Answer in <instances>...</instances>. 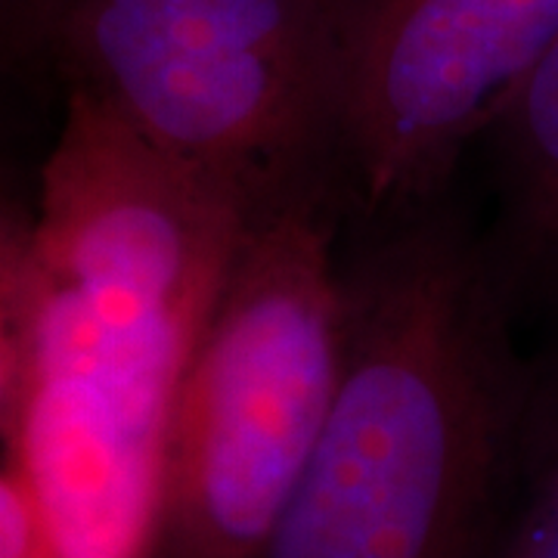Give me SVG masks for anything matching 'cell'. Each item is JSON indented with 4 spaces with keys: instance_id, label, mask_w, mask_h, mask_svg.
Wrapping results in <instances>:
<instances>
[{
    "instance_id": "cell-1",
    "label": "cell",
    "mask_w": 558,
    "mask_h": 558,
    "mask_svg": "<svg viewBox=\"0 0 558 558\" xmlns=\"http://www.w3.org/2000/svg\"><path fill=\"white\" fill-rule=\"evenodd\" d=\"M260 183L62 100L3 236L0 432L44 558H153L168 425Z\"/></svg>"
},
{
    "instance_id": "cell-2",
    "label": "cell",
    "mask_w": 558,
    "mask_h": 558,
    "mask_svg": "<svg viewBox=\"0 0 558 558\" xmlns=\"http://www.w3.org/2000/svg\"><path fill=\"white\" fill-rule=\"evenodd\" d=\"M339 395L252 558H487L515 487L531 354L450 193L341 236Z\"/></svg>"
},
{
    "instance_id": "cell-3",
    "label": "cell",
    "mask_w": 558,
    "mask_h": 558,
    "mask_svg": "<svg viewBox=\"0 0 558 558\" xmlns=\"http://www.w3.org/2000/svg\"><path fill=\"white\" fill-rule=\"evenodd\" d=\"M348 205L329 165L260 186L180 379L153 558H252L339 395Z\"/></svg>"
},
{
    "instance_id": "cell-4",
    "label": "cell",
    "mask_w": 558,
    "mask_h": 558,
    "mask_svg": "<svg viewBox=\"0 0 558 558\" xmlns=\"http://www.w3.org/2000/svg\"><path fill=\"white\" fill-rule=\"evenodd\" d=\"M336 0H3L13 60L161 153L270 183L326 161ZM329 165V161H326Z\"/></svg>"
},
{
    "instance_id": "cell-5",
    "label": "cell",
    "mask_w": 558,
    "mask_h": 558,
    "mask_svg": "<svg viewBox=\"0 0 558 558\" xmlns=\"http://www.w3.org/2000/svg\"><path fill=\"white\" fill-rule=\"evenodd\" d=\"M558 38V0H336L326 161L348 218L447 196Z\"/></svg>"
},
{
    "instance_id": "cell-6",
    "label": "cell",
    "mask_w": 558,
    "mask_h": 558,
    "mask_svg": "<svg viewBox=\"0 0 558 558\" xmlns=\"http://www.w3.org/2000/svg\"><path fill=\"white\" fill-rule=\"evenodd\" d=\"M497 211L484 242L521 323L558 317V38L484 140Z\"/></svg>"
},
{
    "instance_id": "cell-7",
    "label": "cell",
    "mask_w": 558,
    "mask_h": 558,
    "mask_svg": "<svg viewBox=\"0 0 558 558\" xmlns=\"http://www.w3.org/2000/svg\"><path fill=\"white\" fill-rule=\"evenodd\" d=\"M512 499L558 502V317L549 323L539 351H531Z\"/></svg>"
},
{
    "instance_id": "cell-8",
    "label": "cell",
    "mask_w": 558,
    "mask_h": 558,
    "mask_svg": "<svg viewBox=\"0 0 558 558\" xmlns=\"http://www.w3.org/2000/svg\"><path fill=\"white\" fill-rule=\"evenodd\" d=\"M487 558H558V502L512 499Z\"/></svg>"
}]
</instances>
